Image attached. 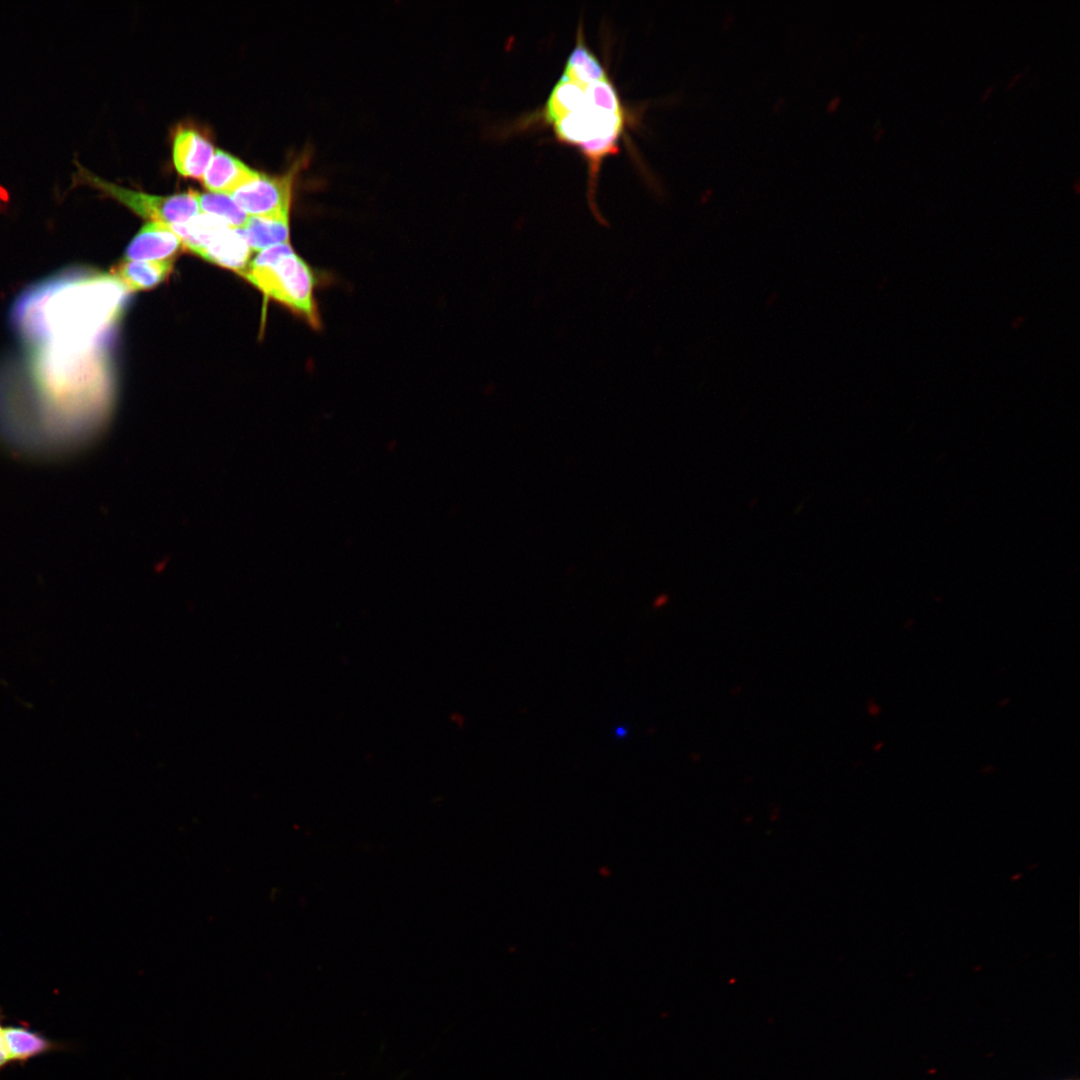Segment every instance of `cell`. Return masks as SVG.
Returning a JSON list of instances; mask_svg holds the SVG:
<instances>
[{
  "instance_id": "cell-4",
  "label": "cell",
  "mask_w": 1080,
  "mask_h": 1080,
  "mask_svg": "<svg viewBox=\"0 0 1080 1080\" xmlns=\"http://www.w3.org/2000/svg\"><path fill=\"white\" fill-rule=\"evenodd\" d=\"M241 276L311 327H320L312 270L289 243L258 252Z\"/></svg>"
},
{
  "instance_id": "cell-15",
  "label": "cell",
  "mask_w": 1080,
  "mask_h": 1080,
  "mask_svg": "<svg viewBox=\"0 0 1080 1080\" xmlns=\"http://www.w3.org/2000/svg\"><path fill=\"white\" fill-rule=\"evenodd\" d=\"M3 1029H4V1026L2 1025V1014H1V1010H0V1070L3 1067H5L7 1064H9V1060H8L5 1045H4Z\"/></svg>"
},
{
  "instance_id": "cell-18",
  "label": "cell",
  "mask_w": 1080,
  "mask_h": 1080,
  "mask_svg": "<svg viewBox=\"0 0 1080 1080\" xmlns=\"http://www.w3.org/2000/svg\"><path fill=\"white\" fill-rule=\"evenodd\" d=\"M1020 76H1021V73H1017L1016 75H1014V77H1013V78L1011 79V82L1009 83V85H1008V86H1009V87H1011V86H1012V85L1014 84V82H1015V81H1017V79H1018V78H1019Z\"/></svg>"
},
{
  "instance_id": "cell-19",
  "label": "cell",
  "mask_w": 1080,
  "mask_h": 1080,
  "mask_svg": "<svg viewBox=\"0 0 1080 1080\" xmlns=\"http://www.w3.org/2000/svg\"><path fill=\"white\" fill-rule=\"evenodd\" d=\"M1074 184H1075L1076 193H1078V191H1079V179L1078 178L1076 179Z\"/></svg>"
},
{
  "instance_id": "cell-13",
  "label": "cell",
  "mask_w": 1080,
  "mask_h": 1080,
  "mask_svg": "<svg viewBox=\"0 0 1080 1080\" xmlns=\"http://www.w3.org/2000/svg\"><path fill=\"white\" fill-rule=\"evenodd\" d=\"M239 230L252 252L289 243V219L249 216Z\"/></svg>"
},
{
  "instance_id": "cell-12",
  "label": "cell",
  "mask_w": 1080,
  "mask_h": 1080,
  "mask_svg": "<svg viewBox=\"0 0 1080 1080\" xmlns=\"http://www.w3.org/2000/svg\"><path fill=\"white\" fill-rule=\"evenodd\" d=\"M4 1045L9 1063L27 1060L57 1049V1044L40 1032L26 1026H6L3 1029Z\"/></svg>"
},
{
  "instance_id": "cell-2",
  "label": "cell",
  "mask_w": 1080,
  "mask_h": 1080,
  "mask_svg": "<svg viewBox=\"0 0 1080 1080\" xmlns=\"http://www.w3.org/2000/svg\"><path fill=\"white\" fill-rule=\"evenodd\" d=\"M534 120L578 152L594 199L603 163L620 151L630 118L608 68L587 45L582 26L561 74Z\"/></svg>"
},
{
  "instance_id": "cell-3",
  "label": "cell",
  "mask_w": 1080,
  "mask_h": 1080,
  "mask_svg": "<svg viewBox=\"0 0 1080 1080\" xmlns=\"http://www.w3.org/2000/svg\"><path fill=\"white\" fill-rule=\"evenodd\" d=\"M112 276L68 268L26 288L10 319L27 350L103 351L118 305Z\"/></svg>"
},
{
  "instance_id": "cell-17",
  "label": "cell",
  "mask_w": 1080,
  "mask_h": 1080,
  "mask_svg": "<svg viewBox=\"0 0 1080 1080\" xmlns=\"http://www.w3.org/2000/svg\"><path fill=\"white\" fill-rule=\"evenodd\" d=\"M666 602H667V597H666V596H662L661 598H659L658 600H656V602H655V605H656V606H661V605L665 604Z\"/></svg>"
},
{
  "instance_id": "cell-6",
  "label": "cell",
  "mask_w": 1080,
  "mask_h": 1080,
  "mask_svg": "<svg viewBox=\"0 0 1080 1080\" xmlns=\"http://www.w3.org/2000/svg\"><path fill=\"white\" fill-rule=\"evenodd\" d=\"M184 250L241 275L250 263L251 249L239 229L201 213L188 222L170 226Z\"/></svg>"
},
{
  "instance_id": "cell-8",
  "label": "cell",
  "mask_w": 1080,
  "mask_h": 1080,
  "mask_svg": "<svg viewBox=\"0 0 1080 1080\" xmlns=\"http://www.w3.org/2000/svg\"><path fill=\"white\" fill-rule=\"evenodd\" d=\"M184 250L181 239L167 225L147 222L131 240L124 260L154 261L174 259Z\"/></svg>"
},
{
  "instance_id": "cell-9",
  "label": "cell",
  "mask_w": 1080,
  "mask_h": 1080,
  "mask_svg": "<svg viewBox=\"0 0 1080 1080\" xmlns=\"http://www.w3.org/2000/svg\"><path fill=\"white\" fill-rule=\"evenodd\" d=\"M214 152L212 143L197 130L177 129L173 138V162L182 176L202 179Z\"/></svg>"
},
{
  "instance_id": "cell-16",
  "label": "cell",
  "mask_w": 1080,
  "mask_h": 1080,
  "mask_svg": "<svg viewBox=\"0 0 1080 1080\" xmlns=\"http://www.w3.org/2000/svg\"><path fill=\"white\" fill-rule=\"evenodd\" d=\"M992 91H993V86H989V87H988V88L986 89V91H985V92L983 93V95H982V98H981V99H982V100H986V98H987V97L989 96V94H990V93H991Z\"/></svg>"
},
{
  "instance_id": "cell-11",
  "label": "cell",
  "mask_w": 1080,
  "mask_h": 1080,
  "mask_svg": "<svg viewBox=\"0 0 1080 1080\" xmlns=\"http://www.w3.org/2000/svg\"><path fill=\"white\" fill-rule=\"evenodd\" d=\"M174 259L154 261L123 260L113 267L111 276L127 291H143L157 287L173 271Z\"/></svg>"
},
{
  "instance_id": "cell-1",
  "label": "cell",
  "mask_w": 1080,
  "mask_h": 1080,
  "mask_svg": "<svg viewBox=\"0 0 1080 1080\" xmlns=\"http://www.w3.org/2000/svg\"><path fill=\"white\" fill-rule=\"evenodd\" d=\"M103 353L27 350L0 365V442L17 454L62 456L102 427L110 405Z\"/></svg>"
},
{
  "instance_id": "cell-10",
  "label": "cell",
  "mask_w": 1080,
  "mask_h": 1080,
  "mask_svg": "<svg viewBox=\"0 0 1080 1080\" xmlns=\"http://www.w3.org/2000/svg\"><path fill=\"white\" fill-rule=\"evenodd\" d=\"M259 175V172L251 169L238 158L216 149L202 177V182L210 192L230 195L244 184L257 179Z\"/></svg>"
},
{
  "instance_id": "cell-7",
  "label": "cell",
  "mask_w": 1080,
  "mask_h": 1080,
  "mask_svg": "<svg viewBox=\"0 0 1080 1080\" xmlns=\"http://www.w3.org/2000/svg\"><path fill=\"white\" fill-rule=\"evenodd\" d=\"M306 161L305 156L296 160L279 176L260 173L257 179L244 184L230 196L248 216L289 219L294 180Z\"/></svg>"
},
{
  "instance_id": "cell-14",
  "label": "cell",
  "mask_w": 1080,
  "mask_h": 1080,
  "mask_svg": "<svg viewBox=\"0 0 1080 1080\" xmlns=\"http://www.w3.org/2000/svg\"><path fill=\"white\" fill-rule=\"evenodd\" d=\"M197 202L200 213L217 217L231 228H242L249 217L228 194L197 193Z\"/></svg>"
},
{
  "instance_id": "cell-5",
  "label": "cell",
  "mask_w": 1080,
  "mask_h": 1080,
  "mask_svg": "<svg viewBox=\"0 0 1080 1080\" xmlns=\"http://www.w3.org/2000/svg\"><path fill=\"white\" fill-rule=\"evenodd\" d=\"M76 171L71 174V186L87 185L123 204L138 216L167 226L188 222L199 214L197 192L173 195H153L119 186L88 170L76 158Z\"/></svg>"
}]
</instances>
